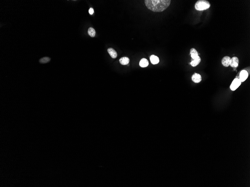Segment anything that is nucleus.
<instances>
[{"label":"nucleus","instance_id":"f8f14e48","mask_svg":"<svg viewBox=\"0 0 250 187\" xmlns=\"http://www.w3.org/2000/svg\"><path fill=\"white\" fill-rule=\"evenodd\" d=\"M119 61L120 63L122 65H126L129 63L130 59L129 58L127 57H124L120 58Z\"/></svg>","mask_w":250,"mask_h":187},{"label":"nucleus","instance_id":"7ed1b4c3","mask_svg":"<svg viewBox=\"0 0 250 187\" xmlns=\"http://www.w3.org/2000/svg\"><path fill=\"white\" fill-rule=\"evenodd\" d=\"M241 83L242 82L239 78H235L231 84L230 86V88L232 91H235L240 86Z\"/></svg>","mask_w":250,"mask_h":187},{"label":"nucleus","instance_id":"9b49d317","mask_svg":"<svg viewBox=\"0 0 250 187\" xmlns=\"http://www.w3.org/2000/svg\"><path fill=\"white\" fill-rule=\"evenodd\" d=\"M149 65V62L147 59L142 58L141 59L139 62L140 66L141 67L144 68L147 67Z\"/></svg>","mask_w":250,"mask_h":187},{"label":"nucleus","instance_id":"0eeeda50","mask_svg":"<svg viewBox=\"0 0 250 187\" xmlns=\"http://www.w3.org/2000/svg\"><path fill=\"white\" fill-rule=\"evenodd\" d=\"M231 58L228 56H225L222 58V65L225 67H228L230 65Z\"/></svg>","mask_w":250,"mask_h":187},{"label":"nucleus","instance_id":"423d86ee","mask_svg":"<svg viewBox=\"0 0 250 187\" xmlns=\"http://www.w3.org/2000/svg\"><path fill=\"white\" fill-rule=\"evenodd\" d=\"M192 80L194 83H199L202 80V77L200 74L195 73L192 76Z\"/></svg>","mask_w":250,"mask_h":187},{"label":"nucleus","instance_id":"39448f33","mask_svg":"<svg viewBox=\"0 0 250 187\" xmlns=\"http://www.w3.org/2000/svg\"><path fill=\"white\" fill-rule=\"evenodd\" d=\"M239 62V59L238 57H233L231 58L230 65L232 67H237L238 66Z\"/></svg>","mask_w":250,"mask_h":187},{"label":"nucleus","instance_id":"f03ea898","mask_svg":"<svg viewBox=\"0 0 250 187\" xmlns=\"http://www.w3.org/2000/svg\"><path fill=\"white\" fill-rule=\"evenodd\" d=\"M210 6V3L209 1L206 0H199L197 1L195 5V9L199 11H202L208 9Z\"/></svg>","mask_w":250,"mask_h":187},{"label":"nucleus","instance_id":"2eb2a0df","mask_svg":"<svg viewBox=\"0 0 250 187\" xmlns=\"http://www.w3.org/2000/svg\"><path fill=\"white\" fill-rule=\"evenodd\" d=\"M51 59L48 57H45L41 58L39 60V62L42 64L47 63L50 61Z\"/></svg>","mask_w":250,"mask_h":187},{"label":"nucleus","instance_id":"ddd939ff","mask_svg":"<svg viewBox=\"0 0 250 187\" xmlns=\"http://www.w3.org/2000/svg\"><path fill=\"white\" fill-rule=\"evenodd\" d=\"M201 61V59L200 58V57H199L196 59L193 60L191 62V65L193 67H196L200 63Z\"/></svg>","mask_w":250,"mask_h":187},{"label":"nucleus","instance_id":"1a4fd4ad","mask_svg":"<svg viewBox=\"0 0 250 187\" xmlns=\"http://www.w3.org/2000/svg\"><path fill=\"white\" fill-rule=\"evenodd\" d=\"M107 52L112 58H116L117 57V52L112 48H109L107 49Z\"/></svg>","mask_w":250,"mask_h":187},{"label":"nucleus","instance_id":"f257e3e1","mask_svg":"<svg viewBox=\"0 0 250 187\" xmlns=\"http://www.w3.org/2000/svg\"><path fill=\"white\" fill-rule=\"evenodd\" d=\"M145 4L150 10L155 12H162L169 6L170 0H145Z\"/></svg>","mask_w":250,"mask_h":187},{"label":"nucleus","instance_id":"6e6552de","mask_svg":"<svg viewBox=\"0 0 250 187\" xmlns=\"http://www.w3.org/2000/svg\"><path fill=\"white\" fill-rule=\"evenodd\" d=\"M190 54L191 58L192 59H193V60L199 57L198 52L197 51V50L195 48H191L190 49Z\"/></svg>","mask_w":250,"mask_h":187},{"label":"nucleus","instance_id":"9d476101","mask_svg":"<svg viewBox=\"0 0 250 187\" xmlns=\"http://www.w3.org/2000/svg\"><path fill=\"white\" fill-rule=\"evenodd\" d=\"M150 59L151 63L154 65L158 64L160 61L158 57L155 55H152L150 58Z\"/></svg>","mask_w":250,"mask_h":187},{"label":"nucleus","instance_id":"dca6fc26","mask_svg":"<svg viewBox=\"0 0 250 187\" xmlns=\"http://www.w3.org/2000/svg\"><path fill=\"white\" fill-rule=\"evenodd\" d=\"M94 9L93 8H90L89 10V13H90V14L92 15L94 13Z\"/></svg>","mask_w":250,"mask_h":187},{"label":"nucleus","instance_id":"20e7f679","mask_svg":"<svg viewBox=\"0 0 250 187\" xmlns=\"http://www.w3.org/2000/svg\"><path fill=\"white\" fill-rule=\"evenodd\" d=\"M248 77V73L246 70L241 71L239 75V80L241 82H244Z\"/></svg>","mask_w":250,"mask_h":187},{"label":"nucleus","instance_id":"4468645a","mask_svg":"<svg viewBox=\"0 0 250 187\" xmlns=\"http://www.w3.org/2000/svg\"><path fill=\"white\" fill-rule=\"evenodd\" d=\"M88 33L91 37H94L96 35V31L93 28L90 27L88 29Z\"/></svg>","mask_w":250,"mask_h":187}]
</instances>
